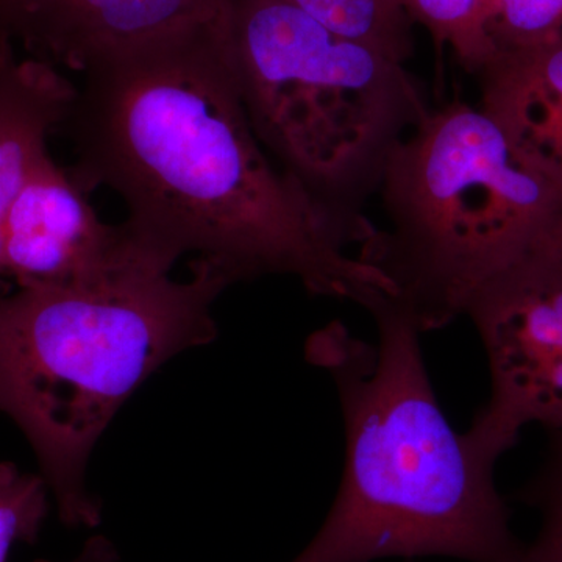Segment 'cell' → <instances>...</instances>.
Instances as JSON below:
<instances>
[{"label": "cell", "mask_w": 562, "mask_h": 562, "mask_svg": "<svg viewBox=\"0 0 562 562\" xmlns=\"http://www.w3.org/2000/svg\"><path fill=\"white\" fill-rule=\"evenodd\" d=\"M524 501L541 513V528L524 547L520 562H562V439H553L549 460L524 491Z\"/></svg>", "instance_id": "obj_15"}, {"label": "cell", "mask_w": 562, "mask_h": 562, "mask_svg": "<svg viewBox=\"0 0 562 562\" xmlns=\"http://www.w3.org/2000/svg\"><path fill=\"white\" fill-rule=\"evenodd\" d=\"M225 33L262 147L319 201L364 216L392 150L430 111L416 79L291 0H232Z\"/></svg>", "instance_id": "obj_5"}, {"label": "cell", "mask_w": 562, "mask_h": 562, "mask_svg": "<svg viewBox=\"0 0 562 562\" xmlns=\"http://www.w3.org/2000/svg\"><path fill=\"white\" fill-rule=\"evenodd\" d=\"M190 279L154 265L95 284L0 295V413L25 436L63 524L95 528V443L140 384L217 338L213 306L232 284L192 260Z\"/></svg>", "instance_id": "obj_3"}, {"label": "cell", "mask_w": 562, "mask_h": 562, "mask_svg": "<svg viewBox=\"0 0 562 562\" xmlns=\"http://www.w3.org/2000/svg\"><path fill=\"white\" fill-rule=\"evenodd\" d=\"M486 351L491 395L469 428L501 460L528 425L562 439V262L492 295L469 313Z\"/></svg>", "instance_id": "obj_6"}, {"label": "cell", "mask_w": 562, "mask_h": 562, "mask_svg": "<svg viewBox=\"0 0 562 562\" xmlns=\"http://www.w3.org/2000/svg\"><path fill=\"white\" fill-rule=\"evenodd\" d=\"M413 24L430 32L436 47L450 46L469 74L480 72L497 55L486 29L484 0H397Z\"/></svg>", "instance_id": "obj_12"}, {"label": "cell", "mask_w": 562, "mask_h": 562, "mask_svg": "<svg viewBox=\"0 0 562 562\" xmlns=\"http://www.w3.org/2000/svg\"><path fill=\"white\" fill-rule=\"evenodd\" d=\"M77 87L50 63L21 60L14 44L0 36V292L5 286L2 265L3 224L41 158L47 139L65 125Z\"/></svg>", "instance_id": "obj_10"}, {"label": "cell", "mask_w": 562, "mask_h": 562, "mask_svg": "<svg viewBox=\"0 0 562 562\" xmlns=\"http://www.w3.org/2000/svg\"><path fill=\"white\" fill-rule=\"evenodd\" d=\"M486 29L497 50L541 43L562 33V0H484Z\"/></svg>", "instance_id": "obj_14"}, {"label": "cell", "mask_w": 562, "mask_h": 562, "mask_svg": "<svg viewBox=\"0 0 562 562\" xmlns=\"http://www.w3.org/2000/svg\"><path fill=\"white\" fill-rule=\"evenodd\" d=\"M49 494L43 476L0 461V562L9 561L14 543L38 541L49 513Z\"/></svg>", "instance_id": "obj_13"}, {"label": "cell", "mask_w": 562, "mask_h": 562, "mask_svg": "<svg viewBox=\"0 0 562 562\" xmlns=\"http://www.w3.org/2000/svg\"><path fill=\"white\" fill-rule=\"evenodd\" d=\"M35 562H121L116 546L106 536H92L76 557L65 561L36 560Z\"/></svg>", "instance_id": "obj_16"}, {"label": "cell", "mask_w": 562, "mask_h": 562, "mask_svg": "<svg viewBox=\"0 0 562 562\" xmlns=\"http://www.w3.org/2000/svg\"><path fill=\"white\" fill-rule=\"evenodd\" d=\"M376 191L387 228L357 255L420 333L562 261V184L460 98L403 136Z\"/></svg>", "instance_id": "obj_4"}, {"label": "cell", "mask_w": 562, "mask_h": 562, "mask_svg": "<svg viewBox=\"0 0 562 562\" xmlns=\"http://www.w3.org/2000/svg\"><path fill=\"white\" fill-rule=\"evenodd\" d=\"M144 262L160 268L140 254L124 225L99 217L68 169L50 154L41 158L3 224L5 277L18 288L81 286Z\"/></svg>", "instance_id": "obj_7"}, {"label": "cell", "mask_w": 562, "mask_h": 562, "mask_svg": "<svg viewBox=\"0 0 562 562\" xmlns=\"http://www.w3.org/2000/svg\"><path fill=\"white\" fill-rule=\"evenodd\" d=\"M479 79L480 109L524 161L562 184V33L497 50Z\"/></svg>", "instance_id": "obj_9"}, {"label": "cell", "mask_w": 562, "mask_h": 562, "mask_svg": "<svg viewBox=\"0 0 562 562\" xmlns=\"http://www.w3.org/2000/svg\"><path fill=\"white\" fill-rule=\"evenodd\" d=\"M232 0H0V36L85 72L111 52L221 18Z\"/></svg>", "instance_id": "obj_8"}, {"label": "cell", "mask_w": 562, "mask_h": 562, "mask_svg": "<svg viewBox=\"0 0 562 562\" xmlns=\"http://www.w3.org/2000/svg\"><path fill=\"white\" fill-rule=\"evenodd\" d=\"M409 562V561H408Z\"/></svg>", "instance_id": "obj_17"}, {"label": "cell", "mask_w": 562, "mask_h": 562, "mask_svg": "<svg viewBox=\"0 0 562 562\" xmlns=\"http://www.w3.org/2000/svg\"><path fill=\"white\" fill-rule=\"evenodd\" d=\"M364 308L379 331L375 346L341 322L306 344L308 360L338 390L346 465L327 519L291 562L522 561L524 546L495 486L497 460L447 420L422 333L383 292H373Z\"/></svg>", "instance_id": "obj_2"}, {"label": "cell", "mask_w": 562, "mask_h": 562, "mask_svg": "<svg viewBox=\"0 0 562 562\" xmlns=\"http://www.w3.org/2000/svg\"><path fill=\"white\" fill-rule=\"evenodd\" d=\"M225 13L85 70L63 125L76 155L70 177L87 194L120 195L133 244L166 271L191 254L232 286L286 276L312 295L358 305L373 291L390 295L386 277L349 254L375 225L319 201L262 149Z\"/></svg>", "instance_id": "obj_1"}, {"label": "cell", "mask_w": 562, "mask_h": 562, "mask_svg": "<svg viewBox=\"0 0 562 562\" xmlns=\"http://www.w3.org/2000/svg\"><path fill=\"white\" fill-rule=\"evenodd\" d=\"M331 31L405 65L414 54L413 22L397 0H291Z\"/></svg>", "instance_id": "obj_11"}]
</instances>
